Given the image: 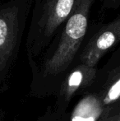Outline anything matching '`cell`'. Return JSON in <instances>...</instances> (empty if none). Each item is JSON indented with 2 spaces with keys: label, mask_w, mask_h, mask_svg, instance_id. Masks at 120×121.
I'll use <instances>...</instances> for the list:
<instances>
[{
  "label": "cell",
  "mask_w": 120,
  "mask_h": 121,
  "mask_svg": "<svg viewBox=\"0 0 120 121\" xmlns=\"http://www.w3.org/2000/svg\"><path fill=\"white\" fill-rule=\"evenodd\" d=\"M95 0H77L73 11L46 50L42 73L45 77L65 72L78 56L91 24Z\"/></svg>",
  "instance_id": "1"
},
{
  "label": "cell",
  "mask_w": 120,
  "mask_h": 121,
  "mask_svg": "<svg viewBox=\"0 0 120 121\" xmlns=\"http://www.w3.org/2000/svg\"><path fill=\"white\" fill-rule=\"evenodd\" d=\"M77 0H35L26 34L30 58L45 51L68 17Z\"/></svg>",
  "instance_id": "2"
},
{
  "label": "cell",
  "mask_w": 120,
  "mask_h": 121,
  "mask_svg": "<svg viewBox=\"0 0 120 121\" xmlns=\"http://www.w3.org/2000/svg\"><path fill=\"white\" fill-rule=\"evenodd\" d=\"M34 3L35 0H0V73L17 56Z\"/></svg>",
  "instance_id": "3"
},
{
  "label": "cell",
  "mask_w": 120,
  "mask_h": 121,
  "mask_svg": "<svg viewBox=\"0 0 120 121\" xmlns=\"http://www.w3.org/2000/svg\"><path fill=\"white\" fill-rule=\"evenodd\" d=\"M120 45V15L108 22H91L78 54L80 64L96 67L101 59Z\"/></svg>",
  "instance_id": "4"
},
{
  "label": "cell",
  "mask_w": 120,
  "mask_h": 121,
  "mask_svg": "<svg viewBox=\"0 0 120 121\" xmlns=\"http://www.w3.org/2000/svg\"><path fill=\"white\" fill-rule=\"evenodd\" d=\"M96 67H90L79 63L68 73L62 87V96L68 101L77 91L86 88L93 82L96 77Z\"/></svg>",
  "instance_id": "5"
},
{
  "label": "cell",
  "mask_w": 120,
  "mask_h": 121,
  "mask_svg": "<svg viewBox=\"0 0 120 121\" xmlns=\"http://www.w3.org/2000/svg\"><path fill=\"white\" fill-rule=\"evenodd\" d=\"M102 110L101 100L95 96H87L76 105L71 121H97Z\"/></svg>",
  "instance_id": "6"
},
{
  "label": "cell",
  "mask_w": 120,
  "mask_h": 121,
  "mask_svg": "<svg viewBox=\"0 0 120 121\" xmlns=\"http://www.w3.org/2000/svg\"><path fill=\"white\" fill-rule=\"evenodd\" d=\"M120 8V0H103L101 3L100 12L103 13L113 10H117Z\"/></svg>",
  "instance_id": "7"
},
{
  "label": "cell",
  "mask_w": 120,
  "mask_h": 121,
  "mask_svg": "<svg viewBox=\"0 0 120 121\" xmlns=\"http://www.w3.org/2000/svg\"><path fill=\"white\" fill-rule=\"evenodd\" d=\"M117 118H118V115H105L103 118H101L99 121H116Z\"/></svg>",
  "instance_id": "8"
},
{
  "label": "cell",
  "mask_w": 120,
  "mask_h": 121,
  "mask_svg": "<svg viewBox=\"0 0 120 121\" xmlns=\"http://www.w3.org/2000/svg\"><path fill=\"white\" fill-rule=\"evenodd\" d=\"M116 121H120V113L118 115V118H117V120H116Z\"/></svg>",
  "instance_id": "9"
}]
</instances>
